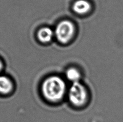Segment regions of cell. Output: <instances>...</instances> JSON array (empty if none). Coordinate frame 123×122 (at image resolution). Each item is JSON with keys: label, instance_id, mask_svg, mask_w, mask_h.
<instances>
[{"label": "cell", "instance_id": "obj_7", "mask_svg": "<svg viewBox=\"0 0 123 122\" xmlns=\"http://www.w3.org/2000/svg\"><path fill=\"white\" fill-rule=\"evenodd\" d=\"M66 77L69 81L73 83L79 82L80 78V74L77 69L74 68H70L66 72Z\"/></svg>", "mask_w": 123, "mask_h": 122}, {"label": "cell", "instance_id": "obj_3", "mask_svg": "<svg viewBox=\"0 0 123 122\" xmlns=\"http://www.w3.org/2000/svg\"><path fill=\"white\" fill-rule=\"evenodd\" d=\"M87 91L80 82L73 83L69 90V99L71 103L76 106H81L86 101Z\"/></svg>", "mask_w": 123, "mask_h": 122}, {"label": "cell", "instance_id": "obj_1", "mask_svg": "<svg viewBox=\"0 0 123 122\" xmlns=\"http://www.w3.org/2000/svg\"><path fill=\"white\" fill-rule=\"evenodd\" d=\"M65 83L61 78L52 76L44 81L42 90L44 97L51 102L60 101L64 95L66 91Z\"/></svg>", "mask_w": 123, "mask_h": 122}, {"label": "cell", "instance_id": "obj_6", "mask_svg": "<svg viewBox=\"0 0 123 122\" xmlns=\"http://www.w3.org/2000/svg\"><path fill=\"white\" fill-rule=\"evenodd\" d=\"M12 83L8 78L0 76V93L8 94L12 90Z\"/></svg>", "mask_w": 123, "mask_h": 122}, {"label": "cell", "instance_id": "obj_8", "mask_svg": "<svg viewBox=\"0 0 123 122\" xmlns=\"http://www.w3.org/2000/svg\"><path fill=\"white\" fill-rule=\"evenodd\" d=\"M2 68H3V64H2L1 61L0 60V72H1V71H2Z\"/></svg>", "mask_w": 123, "mask_h": 122}, {"label": "cell", "instance_id": "obj_5", "mask_svg": "<svg viewBox=\"0 0 123 122\" xmlns=\"http://www.w3.org/2000/svg\"><path fill=\"white\" fill-rule=\"evenodd\" d=\"M54 32L49 28H42L38 32L37 36L39 40L43 43H48L51 40L54 35Z\"/></svg>", "mask_w": 123, "mask_h": 122}, {"label": "cell", "instance_id": "obj_4", "mask_svg": "<svg viewBox=\"0 0 123 122\" xmlns=\"http://www.w3.org/2000/svg\"><path fill=\"white\" fill-rule=\"evenodd\" d=\"M91 6L86 0H78L73 6V9L76 13L80 15H84L90 10Z\"/></svg>", "mask_w": 123, "mask_h": 122}, {"label": "cell", "instance_id": "obj_2", "mask_svg": "<svg viewBox=\"0 0 123 122\" xmlns=\"http://www.w3.org/2000/svg\"><path fill=\"white\" fill-rule=\"evenodd\" d=\"M74 27L69 21H63L58 24L55 31V35L59 41L67 43L71 39L74 34Z\"/></svg>", "mask_w": 123, "mask_h": 122}]
</instances>
